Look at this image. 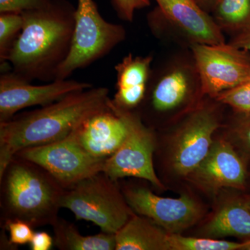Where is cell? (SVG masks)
Wrapping results in <instances>:
<instances>
[{"mask_svg":"<svg viewBox=\"0 0 250 250\" xmlns=\"http://www.w3.org/2000/svg\"><path fill=\"white\" fill-rule=\"evenodd\" d=\"M230 43L250 52V24L233 36Z\"/></svg>","mask_w":250,"mask_h":250,"instance_id":"obj_29","label":"cell"},{"mask_svg":"<svg viewBox=\"0 0 250 250\" xmlns=\"http://www.w3.org/2000/svg\"><path fill=\"white\" fill-rule=\"evenodd\" d=\"M1 221L20 220L33 228L58 220L65 188L40 166L14 156L0 174Z\"/></svg>","mask_w":250,"mask_h":250,"instance_id":"obj_3","label":"cell"},{"mask_svg":"<svg viewBox=\"0 0 250 250\" xmlns=\"http://www.w3.org/2000/svg\"><path fill=\"white\" fill-rule=\"evenodd\" d=\"M92 87L89 83L67 79L52 81L46 85H33L11 70L2 71L0 76V123L9 121L24 108L47 106L70 94Z\"/></svg>","mask_w":250,"mask_h":250,"instance_id":"obj_9","label":"cell"},{"mask_svg":"<svg viewBox=\"0 0 250 250\" xmlns=\"http://www.w3.org/2000/svg\"><path fill=\"white\" fill-rule=\"evenodd\" d=\"M168 243L170 250H246L250 244V240L236 243L211 238H190L169 233Z\"/></svg>","mask_w":250,"mask_h":250,"instance_id":"obj_21","label":"cell"},{"mask_svg":"<svg viewBox=\"0 0 250 250\" xmlns=\"http://www.w3.org/2000/svg\"><path fill=\"white\" fill-rule=\"evenodd\" d=\"M205 231L212 237L250 240V208L246 200H235L224 206L207 224Z\"/></svg>","mask_w":250,"mask_h":250,"instance_id":"obj_18","label":"cell"},{"mask_svg":"<svg viewBox=\"0 0 250 250\" xmlns=\"http://www.w3.org/2000/svg\"><path fill=\"white\" fill-rule=\"evenodd\" d=\"M22 13H0V62H4L22 30Z\"/></svg>","mask_w":250,"mask_h":250,"instance_id":"obj_22","label":"cell"},{"mask_svg":"<svg viewBox=\"0 0 250 250\" xmlns=\"http://www.w3.org/2000/svg\"><path fill=\"white\" fill-rule=\"evenodd\" d=\"M153 56L129 54L115 67L116 93L111 99L117 107L132 111L144 101L151 74Z\"/></svg>","mask_w":250,"mask_h":250,"instance_id":"obj_16","label":"cell"},{"mask_svg":"<svg viewBox=\"0 0 250 250\" xmlns=\"http://www.w3.org/2000/svg\"><path fill=\"white\" fill-rule=\"evenodd\" d=\"M247 205H248V207L250 208V199H248V200H246Z\"/></svg>","mask_w":250,"mask_h":250,"instance_id":"obj_31","label":"cell"},{"mask_svg":"<svg viewBox=\"0 0 250 250\" xmlns=\"http://www.w3.org/2000/svg\"><path fill=\"white\" fill-rule=\"evenodd\" d=\"M29 244L32 250H49L54 246V239L48 233L36 232L34 233Z\"/></svg>","mask_w":250,"mask_h":250,"instance_id":"obj_28","label":"cell"},{"mask_svg":"<svg viewBox=\"0 0 250 250\" xmlns=\"http://www.w3.org/2000/svg\"><path fill=\"white\" fill-rule=\"evenodd\" d=\"M220 126L209 108L192 112L179 130L172 151V166L179 175L191 174L205 159L213 145L212 136Z\"/></svg>","mask_w":250,"mask_h":250,"instance_id":"obj_11","label":"cell"},{"mask_svg":"<svg viewBox=\"0 0 250 250\" xmlns=\"http://www.w3.org/2000/svg\"><path fill=\"white\" fill-rule=\"evenodd\" d=\"M112 4L118 17L132 22L136 11L149 6L150 0H112Z\"/></svg>","mask_w":250,"mask_h":250,"instance_id":"obj_25","label":"cell"},{"mask_svg":"<svg viewBox=\"0 0 250 250\" xmlns=\"http://www.w3.org/2000/svg\"><path fill=\"white\" fill-rule=\"evenodd\" d=\"M197 181L211 188H246L248 172L244 158L229 143L213 142L209 152L191 174Z\"/></svg>","mask_w":250,"mask_h":250,"instance_id":"obj_14","label":"cell"},{"mask_svg":"<svg viewBox=\"0 0 250 250\" xmlns=\"http://www.w3.org/2000/svg\"><path fill=\"white\" fill-rule=\"evenodd\" d=\"M110 100L108 88L92 87L0 123V174L20 150L67 137L90 116L108 108Z\"/></svg>","mask_w":250,"mask_h":250,"instance_id":"obj_2","label":"cell"},{"mask_svg":"<svg viewBox=\"0 0 250 250\" xmlns=\"http://www.w3.org/2000/svg\"><path fill=\"white\" fill-rule=\"evenodd\" d=\"M192 57L201 93L216 98L250 78V52L231 43H194Z\"/></svg>","mask_w":250,"mask_h":250,"instance_id":"obj_8","label":"cell"},{"mask_svg":"<svg viewBox=\"0 0 250 250\" xmlns=\"http://www.w3.org/2000/svg\"><path fill=\"white\" fill-rule=\"evenodd\" d=\"M126 36L123 26L104 19L93 0H78L71 48L55 80H67L74 72L107 55Z\"/></svg>","mask_w":250,"mask_h":250,"instance_id":"obj_5","label":"cell"},{"mask_svg":"<svg viewBox=\"0 0 250 250\" xmlns=\"http://www.w3.org/2000/svg\"><path fill=\"white\" fill-rule=\"evenodd\" d=\"M204 11L211 14L220 0H195Z\"/></svg>","mask_w":250,"mask_h":250,"instance_id":"obj_30","label":"cell"},{"mask_svg":"<svg viewBox=\"0 0 250 250\" xmlns=\"http://www.w3.org/2000/svg\"><path fill=\"white\" fill-rule=\"evenodd\" d=\"M154 11L164 21L190 41L192 44L215 45L225 42L222 29L211 15L195 0H156Z\"/></svg>","mask_w":250,"mask_h":250,"instance_id":"obj_12","label":"cell"},{"mask_svg":"<svg viewBox=\"0 0 250 250\" xmlns=\"http://www.w3.org/2000/svg\"><path fill=\"white\" fill-rule=\"evenodd\" d=\"M239 114L241 116L235 126V136L245 154L250 156V113Z\"/></svg>","mask_w":250,"mask_h":250,"instance_id":"obj_27","label":"cell"},{"mask_svg":"<svg viewBox=\"0 0 250 250\" xmlns=\"http://www.w3.org/2000/svg\"><path fill=\"white\" fill-rule=\"evenodd\" d=\"M61 205L77 220L92 222L103 232L113 234L135 214L118 182L103 171L65 188Z\"/></svg>","mask_w":250,"mask_h":250,"instance_id":"obj_4","label":"cell"},{"mask_svg":"<svg viewBox=\"0 0 250 250\" xmlns=\"http://www.w3.org/2000/svg\"><path fill=\"white\" fill-rule=\"evenodd\" d=\"M125 200L138 215L146 217L170 233H179L197 223L201 210L191 197L158 196L144 187H125Z\"/></svg>","mask_w":250,"mask_h":250,"instance_id":"obj_10","label":"cell"},{"mask_svg":"<svg viewBox=\"0 0 250 250\" xmlns=\"http://www.w3.org/2000/svg\"><path fill=\"white\" fill-rule=\"evenodd\" d=\"M75 11L67 0H50L43 7L22 12V30L5 61L11 70L29 82L55 80L71 48Z\"/></svg>","mask_w":250,"mask_h":250,"instance_id":"obj_1","label":"cell"},{"mask_svg":"<svg viewBox=\"0 0 250 250\" xmlns=\"http://www.w3.org/2000/svg\"><path fill=\"white\" fill-rule=\"evenodd\" d=\"M210 15L222 31L236 34L250 24V0H220Z\"/></svg>","mask_w":250,"mask_h":250,"instance_id":"obj_20","label":"cell"},{"mask_svg":"<svg viewBox=\"0 0 250 250\" xmlns=\"http://www.w3.org/2000/svg\"><path fill=\"white\" fill-rule=\"evenodd\" d=\"M50 0H0V13H22L40 9Z\"/></svg>","mask_w":250,"mask_h":250,"instance_id":"obj_26","label":"cell"},{"mask_svg":"<svg viewBox=\"0 0 250 250\" xmlns=\"http://www.w3.org/2000/svg\"><path fill=\"white\" fill-rule=\"evenodd\" d=\"M3 227L9 231L10 243L15 246L30 243L35 233L34 228L22 220H8L3 223Z\"/></svg>","mask_w":250,"mask_h":250,"instance_id":"obj_24","label":"cell"},{"mask_svg":"<svg viewBox=\"0 0 250 250\" xmlns=\"http://www.w3.org/2000/svg\"><path fill=\"white\" fill-rule=\"evenodd\" d=\"M109 106L124 122L126 135L116 152L105 160L103 172L116 182L125 177H135L163 188L153 164L156 143L152 131L143 123L139 115L117 107L111 99Z\"/></svg>","mask_w":250,"mask_h":250,"instance_id":"obj_6","label":"cell"},{"mask_svg":"<svg viewBox=\"0 0 250 250\" xmlns=\"http://www.w3.org/2000/svg\"><path fill=\"white\" fill-rule=\"evenodd\" d=\"M168 235L152 220L134 214L115 234L116 250H170Z\"/></svg>","mask_w":250,"mask_h":250,"instance_id":"obj_17","label":"cell"},{"mask_svg":"<svg viewBox=\"0 0 250 250\" xmlns=\"http://www.w3.org/2000/svg\"><path fill=\"white\" fill-rule=\"evenodd\" d=\"M215 99L238 113H250V78L238 86L220 93Z\"/></svg>","mask_w":250,"mask_h":250,"instance_id":"obj_23","label":"cell"},{"mask_svg":"<svg viewBox=\"0 0 250 250\" xmlns=\"http://www.w3.org/2000/svg\"><path fill=\"white\" fill-rule=\"evenodd\" d=\"M78 128L64 139L24 148L15 156L40 166L64 188L71 187L103 171L106 160L94 157L85 150L79 141Z\"/></svg>","mask_w":250,"mask_h":250,"instance_id":"obj_7","label":"cell"},{"mask_svg":"<svg viewBox=\"0 0 250 250\" xmlns=\"http://www.w3.org/2000/svg\"><path fill=\"white\" fill-rule=\"evenodd\" d=\"M196 87L201 88L195 62L177 63L164 71L151 74L147 93L152 111L165 113L183 104Z\"/></svg>","mask_w":250,"mask_h":250,"instance_id":"obj_13","label":"cell"},{"mask_svg":"<svg viewBox=\"0 0 250 250\" xmlns=\"http://www.w3.org/2000/svg\"><path fill=\"white\" fill-rule=\"evenodd\" d=\"M77 131L79 141L88 154L98 159H106L124 141L126 127L109 106L90 116Z\"/></svg>","mask_w":250,"mask_h":250,"instance_id":"obj_15","label":"cell"},{"mask_svg":"<svg viewBox=\"0 0 250 250\" xmlns=\"http://www.w3.org/2000/svg\"><path fill=\"white\" fill-rule=\"evenodd\" d=\"M54 246L62 250H116L115 234L103 232L93 236L81 234L75 225L59 218L52 225Z\"/></svg>","mask_w":250,"mask_h":250,"instance_id":"obj_19","label":"cell"}]
</instances>
